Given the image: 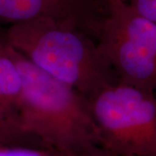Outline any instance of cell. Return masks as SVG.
<instances>
[{"instance_id": "3957f363", "label": "cell", "mask_w": 156, "mask_h": 156, "mask_svg": "<svg viewBox=\"0 0 156 156\" xmlns=\"http://www.w3.org/2000/svg\"><path fill=\"white\" fill-rule=\"evenodd\" d=\"M88 100L101 149L115 156H156L154 92L117 82Z\"/></svg>"}, {"instance_id": "ba28073f", "label": "cell", "mask_w": 156, "mask_h": 156, "mask_svg": "<svg viewBox=\"0 0 156 156\" xmlns=\"http://www.w3.org/2000/svg\"><path fill=\"white\" fill-rule=\"evenodd\" d=\"M134 10L156 23V0H126Z\"/></svg>"}, {"instance_id": "30bf717a", "label": "cell", "mask_w": 156, "mask_h": 156, "mask_svg": "<svg viewBox=\"0 0 156 156\" xmlns=\"http://www.w3.org/2000/svg\"><path fill=\"white\" fill-rule=\"evenodd\" d=\"M107 156H115V155H112L111 154H109V153H108V155Z\"/></svg>"}, {"instance_id": "9c48e42d", "label": "cell", "mask_w": 156, "mask_h": 156, "mask_svg": "<svg viewBox=\"0 0 156 156\" xmlns=\"http://www.w3.org/2000/svg\"><path fill=\"white\" fill-rule=\"evenodd\" d=\"M105 2V4L108 5V4H110V3H114V2H117V1H122V0H102Z\"/></svg>"}, {"instance_id": "277c9868", "label": "cell", "mask_w": 156, "mask_h": 156, "mask_svg": "<svg viewBox=\"0 0 156 156\" xmlns=\"http://www.w3.org/2000/svg\"><path fill=\"white\" fill-rule=\"evenodd\" d=\"M97 45L118 82L155 91L156 23L126 1L108 4Z\"/></svg>"}, {"instance_id": "8992f818", "label": "cell", "mask_w": 156, "mask_h": 156, "mask_svg": "<svg viewBox=\"0 0 156 156\" xmlns=\"http://www.w3.org/2000/svg\"><path fill=\"white\" fill-rule=\"evenodd\" d=\"M23 83L17 63L0 34V142L27 145L20 132Z\"/></svg>"}, {"instance_id": "7a4b0ae2", "label": "cell", "mask_w": 156, "mask_h": 156, "mask_svg": "<svg viewBox=\"0 0 156 156\" xmlns=\"http://www.w3.org/2000/svg\"><path fill=\"white\" fill-rule=\"evenodd\" d=\"M3 38L35 67L87 98L118 82L96 39L74 24L38 18L9 26Z\"/></svg>"}, {"instance_id": "52a82bcc", "label": "cell", "mask_w": 156, "mask_h": 156, "mask_svg": "<svg viewBox=\"0 0 156 156\" xmlns=\"http://www.w3.org/2000/svg\"><path fill=\"white\" fill-rule=\"evenodd\" d=\"M108 152L101 149L89 155H74L42 147L0 142V156H107Z\"/></svg>"}, {"instance_id": "6da1fadb", "label": "cell", "mask_w": 156, "mask_h": 156, "mask_svg": "<svg viewBox=\"0 0 156 156\" xmlns=\"http://www.w3.org/2000/svg\"><path fill=\"white\" fill-rule=\"evenodd\" d=\"M5 44L22 78L20 132L25 143L74 155L101 150L88 98L41 71Z\"/></svg>"}, {"instance_id": "8fae6325", "label": "cell", "mask_w": 156, "mask_h": 156, "mask_svg": "<svg viewBox=\"0 0 156 156\" xmlns=\"http://www.w3.org/2000/svg\"><path fill=\"white\" fill-rule=\"evenodd\" d=\"M122 1H126V0H122Z\"/></svg>"}, {"instance_id": "5b68a950", "label": "cell", "mask_w": 156, "mask_h": 156, "mask_svg": "<svg viewBox=\"0 0 156 156\" xmlns=\"http://www.w3.org/2000/svg\"><path fill=\"white\" fill-rule=\"evenodd\" d=\"M107 13L99 0H0V25L51 18L69 23L97 40Z\"/></svg>"}]
</instances>
